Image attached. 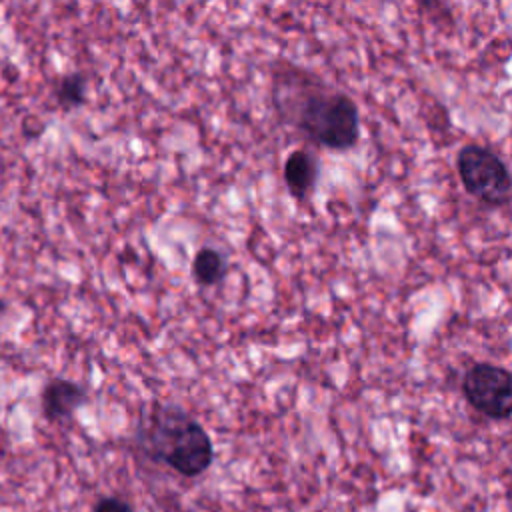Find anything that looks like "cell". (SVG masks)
I'll list each match as a JSON object with an SVG mask.
<instances>
[{
	"mask_svg": "<svg viewBox=\"0 0 512 512\" xmlns=\"http://www.w3.org/2000/svg\"><path fill=\"white\" fill-rule=\"evenodd\" d=\"M138 436L154 460L180 476H200L212 464L214 448L208 432L176 404L156 406L146 416Z\"/></svg>",
	"mask_w": 512,
	"mask_h": 512,
	"instance_id": "cell-1",
	"label": "cell"
},
{
	"mask_svg": "<svg viewBox=\"0 0 512 512\" xmlns=\"http://www.w3.org/2000/svg\"><path fill=\"white\" fill-rule=\"evenodd\" d=\"M456 170L464 190L488 206L510 200V174L506 164L480 144H466L456 154Z\"/></svg>",
	"mask_w": 512,
	"mask_h": 512,
	"instance_id": "cell-3",
	"label": "cell"
},
{
	"mask_svg": "<svg viewBox=\"0 0 512 512\" xmlns=\"http://www.w3.org/2000/svg\"><path fill=\"white\" fill-rule=\"evenodd\" d=\"M190 270L200 286H216L226 276V258L222 252L204 246L194 254Z\"/></svg>",
	"mask_w": 512,
	"mask_h": 512,
	"instance_id": "cell-7",
	"label": "cell"
},
{
	"mask_svg": "<svg viewBox=\"0 0 512 512\" xmlns=\"http://www.w3.org/2000/svg\"><path fill=\"white\" fill-rule=\"evenodd\" d=\"M86 402V390L68 378H52L42 390V414L50 422L70 418Z\"/></svg>",
	"mask_w": 512,
	"mask_h": 512,
	"instance_id": "cell-5",
	"label": "cell"
},
{
	"mask_svg": "<svg viewBox=\"0 0 512 512\" xmlns=\"http://www.w3.org/2000/svg\"><path fill=\"white\" fill-rule=\"evenodd\" d=\"M282 176L290 194L298 200H304V196H308V192L316 184L318 164L308 150L298 148L286 156L282 166Z\"/></svg>",
	"mask_w": 512,
	"mask_h": 512,
	"instance_id": "cell-6",
	"label": "cell"
},
{
	"mask_svg": "<svg viewBox=\"0 0 512 512\" xmlns=\"http://www.w3.org/2000/svg\"><path fill=\"white\" fill-rule=\"evenodd\" d=\"M62 108H76L86 102V78L80 72L66 74L58 80L54 92Z\"/></svg>",
	"mask_w": 512,
	"mask_h": 512,
	"instance_id": "cell-8",
	"label": "cell"
},
{
	"mask_svg": "<svg viewBox=\"0 0 512 512\" xmlns=\"http://www.w3.org/2000/svg\"><path fill=\"white\" fill-rule=\"evenodd\" d=\"M466 402L490 420H508L512 412V378L502 366L472 364L462 378Z\"/></svg>",
	"mask_w": 512,
	"mask_h": 512,
	"instance_id": "cell-4",
	"label": "cell"
},
{
	"mask_svg": "<svg viewBox=\"0 0 512 512\" xmlns=\"http://www.w3.org/2000/svg\"><path fill=\"white\" fill-rule=\"evenodd\" d=\"M94 512H132V506L118 496H104L94 506Z\"/></svg>",
	"mask_w": 512,
	"mask_h": 512,
	"instance_id": "cell-9",
	"label": "cell"
},
{
	"mask_svg": "<svg viewBox=\"0 0 512 512\" xmlns=\"http://www.w3.org/2000/svg\"><path fill=\"white\" fill-rule=\"evenodd\" d=\"M296 128L316 146L344 152L360 138V114L352 98L342 92H312L296 110Z\"/></svg>",
	"mask_w": 512,
	"mask_h": 512,
	"instance_id": "cell-2",
	"label": "cell"
}]
</instances>
